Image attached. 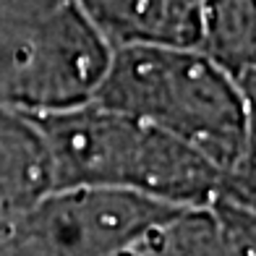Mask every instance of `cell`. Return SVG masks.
<instances>
[{
	"label": "cell",
	"instance_id": "obj_4",
	"mask_svg": "<svg viewBox=\"0 0 256 256\" xmlns=\"http://www.w3.org/2000/svg\"><path fill=\"white\" fill-rule=\"evenodd\" d=\"M186 206L108 188H55L24 212L26 256H115Z\"/></svg>",
	"mask_w": 256,
	"mask_h": 256
},
{
	"label": "cell",
	"instance_id": "obj_2",
	"mask_svg": "<svg viewBox=\"0 0 256 256\" xmlns=\"http://www.w3.org/2000/svg\"><path fill=\"white\" fill-rule=\"evenodd\" d=\"M92 100L152 123L222 176L246 149V100L238 78L194 44H118Z\"/></svg>",
	"mask_w": 256,
	"mask_h": 256
},
{
	"label": "cell",
	"instance_id": "obj_7",
	"mask_svg": "<svg viewBox=\"0 0 256 256\" xmlns=\"http://www.w3.org/2000/svg\"><path fill=\"white\" fill-rule=\"evenodd\" d=\"M115 256H236L214 204L165 217Z\"/></svg>",
	"mask_w": 256,
	"mask_h": 256
},
{
	"label": "cell",
	"instance_id": "obj_1",
	"mask_svg": "<svg viewBox=\"0 0 256 256\" xmlns=\"http://www.w3.org/2000/svg\"><path fill=\"white\" fill-rule=\"evenodd\" d=\"M34 118L55 188H108L170 206H206L220 196L222 172L212 162L136 115L89 100Z\"/></svg>",
	"mask_w": 256,
	"mask_h": 256
},
{
	"label": "cell",
	"instance_id": "obj_6",
	"mask_svg": "<svg viewBox=\"0 0 256 256\" xmlns=\"http://www.w3.org/2000/svg\"><path fill=\"white\" fill-rule=\"evenodd\" d=\"M194 48L232 78L256 74V0H202Z\"/></svg>",
	"mask_w": 256,
	"mask_h": 256
},
{
	"label": "cell",
	"instance_id": "obj_3",
	"mask_svg": "<svg viewBox=\"0 0 256 256\" xmlns=\"http://www.w3.org/2000/svg\"><path fill=\"white\" fill-rule=\"evenodd\" d=\"M110 50L76 0H0V102L32 115L89 102Z\"/></svg>",
	"mask_w": 256,
	"mask_h": 256
},
{
	"label": "cell",
	"instance_id": "obj_5",
	"mask_svg": "<svg viewBox=\"0 0 256 256\" xmlns=\"http://www.w3.org/2000/svg\"><path fill=\"white\" fill-rule=\"evenodd\" d=\"M100 34L118 44H196L199 0H76Z\"/></svg>",
	"mask_w": 256,
	"mask_h": 256
}]
</instances>
